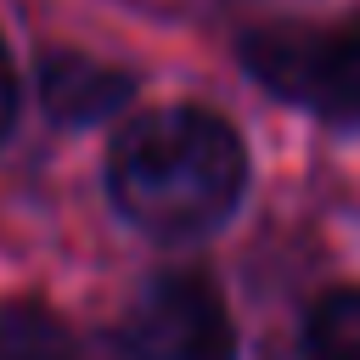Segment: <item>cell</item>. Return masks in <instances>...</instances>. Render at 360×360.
I'll use <instances>...</instances> for the list:
<instances>
[{"label": "cell", "instance_id": "obj_2", "mask_svg": "<svg viewBox=\"0 0 360 360\" xmlns=\"http://www.w3.org/2000/svg\"><path fill=\"white\" fill-rule=\"evenodd\" d=\"M242 68L281 101L360 129V22H281L242 39Z\"/></svg>", "mask_w": 360, "mask_h": 360}, {"label": "cell", "instance_id": "obj_6", "mask_svg": "<svg viewBox=\"0 0 360 360\" xmlns=\"http://www.w3.org/2000/svg\"><path fill=\"white\" fill-rule=\"evenodd\" d=\"M304 360H360V292H332L304 326Z\"/></svg>", "mask_w": 360, "mask_h": 360}, {"label": "cell", "instance_id": "obj_4", "mask_svg": "<svg viewBox=\"0 0 360 360\" xmlns=\"http://www.w3.org/2000/svg\"><path fill=\"white\" fill-rule=\"evenodd\" d=\"M129 96H135V79L101 56L51 51L39 62V107L51 112V124H68V129L107 124L129 107Z\"/></svg>", "mask_w": 360, "mask_h": 360}, {"label": "cell", "instance_id": "obj_7", "mask_svg": "<svg viewBox=\"0 0 360 360\" xmlns=\"http://www.w3.org/2000/svg\"><path fill=\"white\" fill-rule=\"evenodd\" d=\"M17 107H22V90H17V62H11L6 34H0V141L17 129Z\"/></svg>", "mask_w": 360, "mask_h": 360}, {"label": "cell", "instance_id": "obj_1", "mask_svg": "<svg viewBox=\"0 0 360 360\" xmlns=\"http://www.w3.org/2000/svg\"><path fill=\"white\" fill-rule=\"evenodd\" d=\"M248 191L242 135L191 101L129 112L107 146V197L152 242H197L219 231Z\"/></svg>", "mask_w": 360, "mask_h": 360}, {"label": "cell", "instance_id": "obj_5", "mask_svg": "<svg viewBox=\"0 0 360 360\" xmlns=\"http://www.w3.org/2000/svg\"><path fill=\"white\" fill-rule=\"evenodd\" d=\"M0 360H90V354L45 309L11 304V309H0Z\"/></svg>", "mask_w": 360, "mask_h": 360}, {"label": "cell", "instance_id": "obj_3", "mask_svg": "<svg viewBox=\"0 0 360 360\" xmlns=\"http://www.w3.org/2000/svg\"><path fill=\"white\" fill-rule=\"evenodd\" d=\"M118 354L124 360H231V315L202 276H158L141 287L118 326Z\"/></svg>", "mask_w": 360, "mask_h": 360}]
</instances>
